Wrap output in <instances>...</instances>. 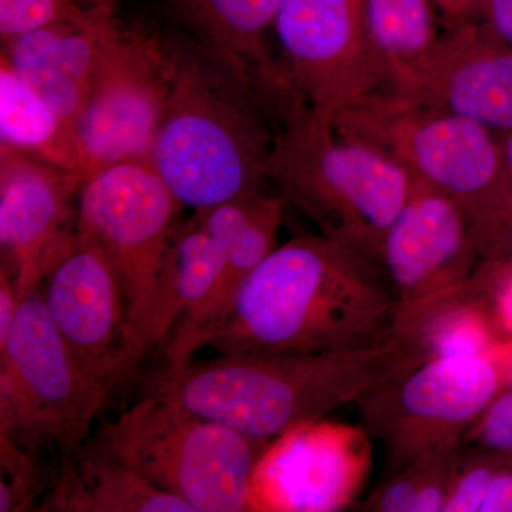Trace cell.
<instances>
[{"mask_svg": "<svg viewBox=\"0 0 512 512\" xmlns=\"http://www.w3.org/2000/svg\"><path fill=\"white\" fill-rule=\"evenodd\" d=\"M394 311L376 265L320 234L301 235L248 276L205 346L225 355L369 348L390 339Z\"/></svg>", "mask_w": 512, "mask_h": 512, "instance_id": "1", "label": "cell"}, {"mask_svg": "<svg viewBox=\"0 0 512 512\" xmlns=\"http://www.w3.org/2000/svg\"><path fill=\"white\" fill-rule=\"evenodd\" d=\"M173 79L150 164L192 210L266 191L275 121L251 84L190 32H167Z\"/></svg>", "mask_w": 512, "mask_h": 512, "instance_id": "2", "label": "cell"}, {"mask_svg": "<svg viewBox=\"0 0 512 512\" xmlns=\"http://www.w3.org/2000/svg\"><path fill=\"white\" fill-rule=\"evenodd\" d=\"M400 348L382 345L320 353L225 355L146 380L156 394L255 439L274 441L355 403L373 384L396 373Z\"/></svg>", "mask_w": 512, "mask_h": 512, "instance_id": "3", "label": "cell"}, {"mask_svg": "<svg viewBox=\"0 0 512 512\" xmlns=\"http://www.w3.org/2000/svg\"><path fill=\"white\" fill-rule=\"evenodd\" d=\"M343 136L373 148L416 184L457 201L473 224L483 261L512 247V208L501 138L476 121L380 90L333 113Z\"/></svg>", "mask_w": 512, "mask_h": 512, "instance_id": "4", "label": "cell"}, {"mask_svg": "<svg viewBox=\"0 0 512 512\" xmlns=\"http://www.w3.org/2000/svg\"><path fill=\"white\" fill-rule=\"evenodd\" d=\"M332 116L301 100L279 116L269 184L322 237L379 268L383 239L416 183L389 158L339 133Z\"/></svg>", "mask_w": 512, "mask_h": 512, "instance_id": "5", "label": "cell"}, {"mask_svg": "<svg viewBox=\"0 0 512 512\" xmlns=\"http://www.w3.org/2000/svg\"><path fill=\"white\" fill-rule=\"evenodd\" d=\"M99 434L128 467L194 512L252 511L256 470L272 443L156 394H143Z\"/></svg>", "mask_w": 512, "mask_h": 512, "instance_id": "6", "label": "cell"}, {"mask_svg": "<svg viewBox=\"0 0 512 512\" xmlns=\"http://www.w3.org/2000/svg\"><path fill=\"white\" fill-rule=\"evenodd\" d=\"M109 392L77 366L37 288L0 345V439L60 461L89 439Z\"/></svg>", "mask_w": 512, "mask_h": 512, "instance_id": "7", "label": "cell"}, {"mask_svg": "<svg viewBox=\"0 0 512 512\" xmlns=\"http://www.w3.org/2000/svg\"><path fill=\"white\" fill-rule=\"evenodd\" d=\"M503 387L504 370L494 355L439 357L373 384L356 404L367 436L383 448L382 480L420 458L463 446Z\"/></svg>", "mask_w": 512, "mask_h": 512, "instance_id": "8", "label": "cell"}, {"mask_svg": "<svg viewBox=\"0 0 512 512\" xmlns=\"http://www.w3.org/2000/svg\"><path fill=\"white\" fill-rule=\"evenodd\" d=\"M184 205L150 161H124L86 178L76 234L109 261L126 301L136 360L168 245Z\"/></svg>", "mask_w": 512, "mask_h": 512, "instance_id": "9", "label": "cell"}, {"mask_svg": "<svg viewBox=\"0 0 512 512\" xmlns=\"http://www.w3.org/2000/svg\"><path fill=\"white\" fill-rule=\"evenodd\" d=\"M171 79L167 30L114 19L76 127L83 180L124 161H150Z\"/></svg>", "mask_w": 512, "mask_h": 512, "instance_id": "10", "label": "cell"}, {"mask_svg": "<svg viewBox=\"0 0 512 512\" xmlns=\"http://www.w3.org/2000/svg\"><path fill=\"white\" fill-rule=\"evenodd\" d=\"M274 32L292 92L336 113L390 87V69L362 0H278Z\"/></svg>", "mask_w": 512, "mask_h": 512, "instance_id": "11", "label": "cell"}, {"mask_svg": "<svg viewBox=\"0 0 512 512\" xmlns=\"http://www.w3.org/2000/svg\"><path fill=\"white\" fill-rule=\"evenodd\" d=\"M39 289L77 366L110 392L120 373L137 362L113 266L74 231L47 265Z\"/></svg>", "mask_w": 512, "mask_h": 512, "instance_id": "12", "label": "cell"}, {"mask_svg": "<svg viewBox=\"0 0 512 512\" xmlns=\"http://www.w3.org/2000/svg\"><path fill=\"white\" fill-rule=\"evenodd\" d=\"M389 90L501 137L512 130V49L470 15L447 23L433 46L393 77Z\"/></svg>", "mask_w": 512, "mask_h": 512, "instance_id": "13", "label": "cell"}, {"mask_svg": "<svg viewBox=\"0 0 512 512\" xmlns=\"http://www.w3.org/2000/svg\"><path fill=\"white\" fill-rule=\"evenodd\" d=\"M365 429L320 420L272 441L256 470L252 510L336 511L356 505L369 474Z\"/></svg>", "mask_w": 512, "mask_h": 512, "instance_id": "14", "label": "cell"}, {"mask_svg": "<svg viewBox=\"0 0 512 512\" xmlns=\"http://www.w3.org/2000/svg\"><path fill=\"white\" fill-rule=\"evenodd\" d=\"M483 262L466 210L443 192L414 185L383 239L379 268L396 308L463 285Z\"/></svg>", "mask_w": 512, "mask_h": 512, "instance_id": "15", "label": "cell"}, {"mask_svg": "<svg viewBox=\"0 0 512 512\" xmlns=\"http://www.w3.org/2000/svg\"><path fill=\"white\" fill-rule=\"evenodd\" d=\"M83 178L0 144L2 268L20 299L39 288L47 265L76 231Z\"/></svg>", "mask_w": 512, "mask_h": 512, "instance_id": "16", "label": "cell"}, {"mask_svg": "<svg viewBox=\"0 0 512 512\" xmlns=\"http://www.w3.org/2000/svg\"><path fill=\"white\" fill-rule=\"evenodd\" d=\"M101 6L92 23H57L2 43V57L70 126L77 127L114 23Z\"/></svg>", "mask_w": 512, "mask_h": 512, "instance_id": "17", "label": "cell"}, {"mask_svg": "<svg viewBox=\"0 0 512 512\" xmlns=\"http://www.w3.org/2000/svg\"><path fill=\"white\" fill-rule=\"evenodd\" d=\"M285 207L286 202L276 192H255L244 207L222 218L212 229L211 237L227 248L220 281L201 311L177 326L164 343V369L187 365L207 345L231 311L248 276L278 247L276 241Z\"/></svg>", "mask_w": 512, "mask_h": 512, "instance_id": "18", "label": "cell"}, {"mask_svg": "<svg viewBox=\"0 0 512 512\" xmlns=\"http://www.w3.org/2000/svg\"><path fill=\"white\" fill-rule=\"evenodd\" d=\"M188 32L234 64L275 119L293 94L268 46L278 0H168Z\"/></svg>", "mask_w": 512, "mask_h": 512, "instance_id": "19", "label": "cell"}, {"mask_svg": "<svg viewBox=\"0 0 512 512\" xmlns=\"http://www.w3.org/2000/svg\"><path fill=\"white\" fill-rule=\"evenodd\" d=\"M392 336L404 369L439 357L494 355L503 342L477 271L457 288L396 308Z\"/></svg>", "mask_w": 512, "mask_h": 512, "instance_id": "20", "label": "cell"}, {"mask_svg": "<svg viewBox=\"0 0 512 512\" xmlns=\"http://www.w3.org/2000/svg\"><path fill=\"white\" fill-rule=\"evenodd\" d=\"M39 511L194 512L128 467L100 434L60 461L55 484Z\"/></svg>", "mask_w": 512, "mask_h": 512, "instance_id": "21", "label": "cell"}, {"mask_svg": "<svg viewBox=\"0 0 512 512\" xmlns=\"http://www.w3.org/2000/svg\"><path fill=\"white\" fill-rule=\"evenodd\" d=\"M227 248L194 215L178 222L151 303L141 353L164 345L177 326L201 311L220 281Z\"/></svg>", "mask_w": 512, "mask_h": 512, "instance_id": "22", "label": "cell"}, {"mask_svg": "<svg viewBox=\"0 0 512 512\" xmlns=\"http://www.w3.org/2000/svg\"><path fill=\"white\" fill-rule=\"evenodd\" d=\"M0 137V144L82 177L76 128L62 119L3 57H0Z\"/></svg>", "mask_w": 512, "mask_h": 512, "instance_id": "23", "label": "cell"}, {"mask_svg": "<svg viewBox=\"0 0 512 512\" xmlns=\"http://www.w3.org/2000/svg\"><path fill=\"white\" fill-rule=\"evenodd\" d=\"M464 446L420 458L399 473L384 478L365 501L355 507L367 512H444Z\"/></svg>", "mask_w": 512, "mask_h": 512, "instance_id": "24", "label": "cell"}, {"mask_svg": "<svg viewBox=\"0 0 512 512\" xmlns=\"http://www.w3.org/2000/svg\"><path fill=\"white\" fill-rule=\"evenodd\" d=\"M367 23L393 77L420 59L439 36L433 0H362Z\"/></svg>", "mask_w": 512, "mask_h": 512, "instance_id": "25", "label": "cell"}, {"mask_svg": "<svg viewBox=\"0 0 512 512\" xmlns=\"http://www.w3.org/2000/svg\"><path fill=\"white\" fill-rule=\"evenodd\" d=\"M0 468V512L32 510L37 498L49 493L57 477L46 473L43 454L5 439H0Z\"/></svg>", "mask_w": 512, "mask_h": 512, "instance_id": "26", "label": "cell"}, {"mask_svg": "<svg viewBox=\"0 0 512 512\" xmlns=\"http://www.w3.org/2000/svg\"><path fill=\"white\" fill-rule=\"evenodd\" d=\"M101 6L84 9L76 0H0L2 43L57 23H92Z\"/></svg>", "mask_w": 512, "mask_h": 512, "instance_id": "27", "label": "cell"}, {"mask_svg": "<svg viewBox=\"0 0 512 512\" xmlns=\"http://www.w3.org/2000/svg\"><path fill=\"white\" fill-rule=\"evenodd\" d=\"M463 446L512 453V387H503L463 439Z\"/></svg>", "mask_w": 512, "mask_h": 512, "instance_id": "28", "label": "cell"}, {"mask_svg": "<svg viewBox=\"0 0 512 512\" xmlns=\"http://www.w3.org/2000/svg\"><path fill=\"white\" fill-rule=\"evenodd\" d=\"M477 272L501 338L512 340V261H483Z\"/></svg>", "mask_w": 512, "mask_h": 512, "instance_id": "29", "label": "cell"}, {"mask_svg": "<svg viewBox=\"0 0 512 512\" xmlns=\"http://www.w3.org/2000/svg\"><path fill=\"white\" fill-rule=\"evenodd\" d=\"M481 450L484 495L480 512H512V453Z\"/></svg>", "mask_w": 512, "mask_h": 512, "instance_id": "30", "label": "cell"}, {"mask_svg": "<svg viewBox=\"0 0 512 512\" xmlns=\"http://www.w3.org/2000/svg\"><path fill=\"white\" fill-rule=\"evenodd\" d=\"M471 15L495 39L512 49V0H477Z\"/></svg>", "mask_w": 512, "mask_h": 512, "instance_id": "31", "label": "cell"}, {"mask_svg": "<svg viewBox=\"0 0 512 512\" xmlns=\"http://www.w3.org/2000/svg\"><path fill=\"white\" fill-rule=\"evenodd\" d=\"M20 299L15 281L0 271V345L6 342L10 329L18 316Z\"/></svg>", "mask_w": 512, "mask_h": 512, "instance_id": "32", "label": "cell"}, {"mask_svg": "<svg viewBox=\"0 0 512 512\" xmlns=\"http://www.w3.org/2000/svg\"><path fill=\"white\" fill-rule=\"evenodd\" d=\"M433 2L443 13L446 22L453 23L470 16L476 8L477 0H433Z\"/></svg>", "mask_w": 512, "mask_h": 512, "instance_id": "33", "label": "cell"}, {"mask_svg": "<svg viewBox=\"0 0 512 512\" xmlns=\"http://www.w3.org/2000/svg\"><path fill=\"white\" fill-rule=\"evenodd\" d=\"M501 147H503L505 175H507L508 191H510L512 208V130L501 136Z\"/></svg>", "mask_w": 512, "mask_h": 512, "instance_id": "34", "label": "cell"}, {"mask_svg": "<svg viewBox=\"0 0 512 512\" xmlns=\"http://www.w3.org/2000/svg\"><path fill=\"white\" fill-rule=\"evenodd\" d=\"M504 387H512V363L507 370H504Z\"/></svg>", "mask_w": 512, "mask_h": 512, "instance_id": "35", "label": "cell"}, {"mask_svg": "<svg viewBox=\"0 0 512 512\" xmlns=\"http://www.w3.org/2000/svg\"><path fill=\"white\" fill-rule=\"evenodd\" d=\"M504 261H512V247H511L510 255H508V258L504 259Z\"/></svg>", "mask_w": 512, "mask_h": 512, "instance_id": "36", "label": "cell"}]
</instances>
